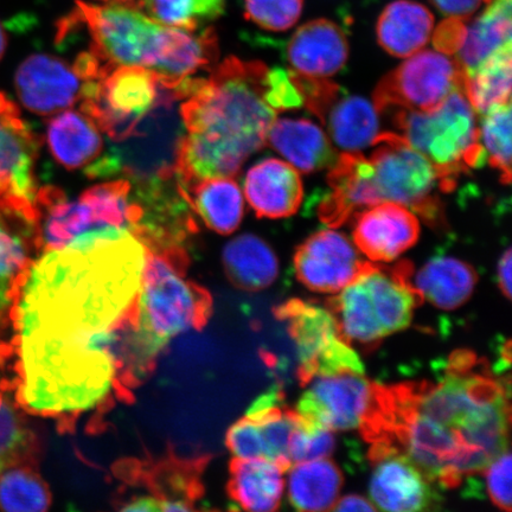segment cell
<instances>
[{
  "instance_id": "1",
  "label": "cell",
  "mask_w": 512,
  "mask_h": 512,
  "mask_svg": "<svg viewBox=\"0 0 512 512\" xmlns=\"http://www.w3.org/2000/svg\"><path fill=\"white\" fill-rule=\"evenodd\" d=\"M145 259L128 234L32 260L11 316L18 361L111 356V329L137 298Z\"/></svg>"
},
{
  "instance_id": "2",
  "label": "cell",
  "mask_w": 512,
  "mask_h": 512,
  "mask_svg": "<svg viewBox=\"0 0 512 512\" xmlns=\"http://www.w3.org/2000/svg\"><path fill=\"white\" fill-rule=\"evenodd\" d=\"M510 418L509 387L477 368L470 352H458L437 383L380 387L362 432L371 444L398 448L435 485L452 489L509 450Z\"/></svg>"
},
{
  "instance_id": "3",
  "label": "cell",
  "mask_w": 512,
  "mask_h": 512,
  "mask_svg": "<svg viewBox=\"0 0 512 512\" xmlns=\"http://www.w3.org/2000/svg\"><path fill=\"white\" fill-rule=\"evenodd\" d=\"M267 70L262 62L228 57L209 79L190 78L187 98L181 102L182 187L207 178H234L264 147L277 119L265 99Z\"/></svg>"
},
{
  "instance_id": "4",
  "label": "cell",
  "mask_w": 512,
  "mask_h": 512,
  "mask_svg": "<svg viewBox=\"0 0 512 512\" xmlns=\"http://www.w3.org/2000/svg\"><path fill=\"white\" fill-rule=\"evenodd\" d=\"M184 96L160 85L155 104L132 132L114 142L85 170L89 178L123 177L134 188L155 187L178 178L185 136L181 114Z\"/></svg>"
},
{
  "instance_id": "5",
  "label": "cell",
  "mask_w": 512,
  "mask_h": 512,
  "mask_svg": "<svg viewBox=\"0 0 512 512\" xmlns=\"http://www.w3.org/2000/svg\"><path fill=\"white\" fill-rule=\"evenodd\" d=\"M407 262L386 270L367 265L332 300L342 336L349 343L373 344L408 328L418 293L409 283Z\"/></svg>"
},
{
  "instance_id": "6",
  "label": "cell",
  "mask_w": 512,
  "mask_h": 512,
  "mask_svg": "<svg viewBox=\"0 0 512 512\" xmlns=\"http://www.w3.org/2000/svg\"><path fill=\"white\" fill-rule=\"evenodd\" d=\"M185 273L146 249L137 296V330L144 347L155 358L172 338L204 328L213 311L209 292L185 280Z\"/></svg>"
},
{
  "instance_id": "7",
  "label": "cell",
  "mask_w": 512,
  "mask_h": 512,
  "mask_svg": "<svg viewBox=\"0 0 512 512\" xmlns=\"http://www.w3.org/2000/svg\"><path fill=\"white\" fill-rule=\"evenodd\" d=\"M390 113L398 134L431 160L447 191L456 187L460 174L485 163L475 108L464 91L451 93L431 111Z\"/></svg>"
},
{
  "instance_id": "8",
  "label": "cell",
  "mask_w": 512,
  "mask_h": 512,
  "mask_svg": "<svg viewBox=\"0 0 512 512\" xmlns=\"http://www.w3.org/2000/svg\"><path fill=\"white\" fill-rule=\"evenodd\" d=\"M70 15L91 36L89 50L110 69L155 70L169 48L172 28L156 22L132 3L95 5L76 0Z\"/></svg>"
},
{
  "instance_id": "9",
  "label": "cell",
  "mask_w": 512,
  "mask_h": 512,
  "mask_svg": "<svg viewBox=\"0 0 512 512\" xmlns=\"http://www.w3.org/2000/svg\"><path fill=\"white\" fill-rule=\"evenodd\" d=\"M371 155L373 183L379 202L411 209L433 227L444 222L438 191H447L430 159L416 151L398 133H381Z\"/></svg>"
},
{
  "instance_id": "10",
  "label": "cell",
  "mask_w": 512,
  "mask_h": 512,
  "mask_svg": "<svg viewBox=\"0 0 512 512\" xmlns=\"http://www.w3.org/2000/svg\"><path fill=\"white\" fill-rule=\"evenodd\" d=\"M275 317L287 323L288 331L296 343L302 383L317 376L341 373L364 374L360 355L345 339L330 310L293 299L275 310Z\"/></svg>"
},
{
  "instance_id": "11",
  "label": "cell",
  "mask_w": 512,
  "mask_h": 512,
  "mask_svg": "<svg viewBox=\"0 0 512 512\" xmlns=\"http://www.w3.org/2000/svg\"><path fill=\"white\" fill-rule=\"evenodd\" d=\"M464 87L465 70L457 59L438 50H420L381 80L374 105L380 113L431 111Z\"/></svg>"
},
{
  "instance_id": "12",
  "label": "cell",
  "mask_w": 512,
  "mask_h": 512,
  "mask_svg": "<svg viewBox=\"0 0 512 512\" xmlns=\"http://www.w3.org/2000/svg\"><path fill=\"white\" fill-rule=\"evenodd\" d=\"M159 79L143 67H118L83 87L81 111L113 142L130 134L155 104Z\"/></svg>"
},
{
  "instance_id": "13",
  "label": "cell",
  "mask_w": 512,
  "mask_h": 512,
  "mask_svg": "<svg viewBox=\"0 0 512 512\" xmlns=\"http://www.w3.org/2000/svg\"><path fill=\"white\" fill-rule=\"evenodd\" d=\"M38 149L40 142L18 107L0 93V214L34 226Z\"/></svg>"
},
{
  "instance_id": "14",
  "label": "cell",
  "mask_w": 512,
  "mask_h": 512,
  "mask_svg": "<svg viewBox=\"0 0 512 512\" xmlns=\"http://www.w3.org/2000/svg\"><path fill=\"white\" fill-rule=\"evenodd\" d=\"M358 373L317 376L299 400L300 418L331 431H352L373 415L379 388Z\"/></svg>"
},
{
  "instance_id": "15",
  "label": "cell",
  "mask_w": 512,
  "mask_h": 512,
  "mask_svg": "<svg viewBox=\"0 0 512 512\" xmlns=\"http://www.w3.org/2000/svg\"><path fill=\"white\" fill-rule=\"evenodd\" d=\"M208 462V457L185 459L171 452L157 460H120L113 472L131 488L144 489L159 511H192L203 496L201 476Z\"/></svg>"
},
{
  "instance_id": "16",
  "label": "cell",
  "mask_w": 512,
  "mask_h": 512,
  "mask_svg": "<svg viewBox=\"0 0 512 512\" xmlns=\"http://www.w3.org/2000/svg\"><path fill=\"white\" fill-rule=\"evenodd\" d=\"M370 501L392 512L430 510L439 503L435 485L405 453L386 443H373Z\"/></svg>"
},
{
  "instance_id": "17",
  "label": "cell",
  "mask_w": 512,
  "mask_h": 512,
  "mask_svg": "<svg viewBox=\"0 0 512 512\" xmlns=\"http://www.w3.org/2000/svg\"><path fill=\"white\" fill-rule=\"evenodd\" d=\"M366 265L355 243L334 229L319 230L294 254V271L300 283L319 293L343 290Z\"/></svg>"
},
{
  "instance_id": "18",
  "label": "cell",
  "mask_w": 512,
  "mask_h": 512,
  "mask_svg": "<svg viewBox=\"0 0 512 512\" xmlns=\"http://www.w3.org/2000/svg\"><path fill=\"white\" fill-rule=\"evenodd\" d=\"M86 83L74 64L44 54L28 57L15 78L19 100L30 112L40 115L66 111L81 101Z\"/></svg>"
},
{
  "instance_id": "19",
  "label": "cell",
  "mask_w": 512,
  "mask_h": 512,
  "mask_svg": "<svg viewBox=\"0 0 512 512\" xmlns=\"http://www.w3.org/2000/svg\"><path fill=\"white\" fill-rule=\"evenodd\" d=\"M354 243L358 251L376 262L399 258L419 240L420 224L411 209L382 202L354 216Z\"/></svg>"
},
{
  "instance_id": "20",
  "label": "cell",
  "mask_w": 512,
  "mask_h": 512,
  "mask_svg": "<svg viewBox=\"0 0 512 512\" xmlns=\"http://www.w3.org/2000/svg\"><path fill=\"white\" fill-rule=\"evenodd\" d=\"M330 192L319 207V217L331 227L342 226L361 210L379 204L373 183V165L361 153L343 152L331 166Z\"/></svg>"
},
{
  "instance_id": "21",
  "label": "cell",
  "mask_w": 512,
  "mask_h": 512,
  "mask_svg": "<svg viewBox=\"0 0 512 512\" xmlns=\"http://www.w3.org/2000/svg\"><path fill=\"white\" fill-rule=\"evenodd\" d=\"M291 70L307 78L328 79L345 67L349 43L343 30L328 19H316L300 27L287 44Z\"/></svg>"
},
{
  "instance_id": "22",
  "label": "cell",
  "mask_w": 512,
  "mask_h": 512,
  "mask_svg": "<svg viewBox=\"0 0 512 512\" xmlns=\"http://www.w3.org/2000/svg\"><path fill=\"white\" fill-rule=\"evenodd\" d=\"M245 195L259 219H286L302 206L304 187L299 171L291 164L267 158L249 169Z\"/></svg>"
},
{
  "instance_id": "23",
  "label": "cell",
  "mask_w": 512,
  "mask_h": 512,
  "mask_svg": "<svg viewBox=\"0 0 512 512\" xmlns=\"http://www.w3.org/2000/svg\"><path fill=\"white\" fill-rule=\"evenodd\" d=\"M266 143L304 174L331 168L338 158L328 134L307 119H275Z\"/></svg>"
},
{
  "instance_id": "24",
  "label": "cell",
  "mask_w": 512,
  "mask_h": 512,
  "mask_svg": "<svg viewBox=\"0 0 512 512\" xmlns=\"http://www.w3.org/2000/svg\"><path fill=\"white\" fill-rule=\"evenodd\" d=\"M319 119L328 130L330 140L343 152L361 153L374 145L381 134L380 112L374 102L345 94L343 89Z\"/></svg>"
},
{
  "instance_id": "25",
  "label": "cell",
  "mask_w": 512,
  "mask_h": 512,
  "mask_svg": "<svg viewBox=\"0 0 512 512\" xmlns=\"http://www.w3.org/2000/svg\"><path fill=\"white\" fill-rule=\"evenodd\" d=\"M228 494L239 508L272 512L280 507L285 492V470L265 458L230 462Z\"/></svg>"
},
{
  "instance_id": "26",
  "label": "cell",
  "mask_w": 512,
  "mask_h": 512,
  "mask_svg": "<svg viewBox=\"0 0 512 512\" xmlns=\"http://www.w3.org/2000/svg\"><path fill=\"white\" fill-rule=\"evenodd\" d=\"M409 283L419 298L441 310H456L472 296L477 273L466 262L452 256H435L416 273L409 272Z\"/></svg>"
},
{
  "instance_id": "27",
  "label": "cell",
  "mask_w": 512,
  "mask_h": 512,
  "mask_svg": "<svg viewBox=\"0 0 512 512\" xmlns=\"http://www.w3.org/2000/svg\"><path fill=\"white\" fill-rule=\"evenodd\" d=\"M32 249H36L35 226L0 215V326L11 320Z\"/></svg>"
},
{
  "instance_id": "28",
  "label": "cell",
  "mask_w": 512,
  "mask_h": 512,
  "mask_svg": "<svg viewBox=\"0 0 512 512\" xmlns=\"http://www.w3.org/2000/svg\"><path fill=\"white\" fill-rule=\"evenodd\" d=\"M434 17L426 6L412 0H396L383 10L376 34L380 46L395 57H409L430 42Z\"/></svg>"
},
{
  "instance_id": "29",
  "label": "cell",
  "mask_w": 512,
  "mask_h": 512,
  "mask_svg": "<svg viewBox=\"0 0 512 512\" xmlns=\"http://www.w3.org/2000/svg\"><path fill=\"white\" fill-rule=\"evenodd\" d=\"M222 262L230 283L249 292L265 290L279 274L277 255L265 240L253 234L229 241Z\"/></svg>"
},
{
  "instance_id": "30",
  "label": "cell",
  "mask_w": 512,
  "mask_h": 512,
  "mask_svg": "<svg viewBox=\"0 0 512 512\" xmlns=\"http://www.w3.org/2000/svg\"><path fill=\"white\" fill-rule=\"evenodd\" d=\"M47 137L51 153L68 170L82 168L104 151L99 127L82 111L56 115L50 120Z\"/></svg>"
},
{
  "instance_id": "31",
  "label": "cell",
  "mask_w": 512,
  "mask_h": 512,
  "mask_svg": "<svg viewBox=\"0 0 512 512\" xmlns=\"http://www.w3.org/2000/svg\"><path fill=\"white\" fill-rule=\"evenodd\" d=\"M184 196L206 226L221 235L239 228L243 219V197L233 178H207L185 185Z\"/></svg>"
},
{
  "instance_id": "32",
  "label": "cell",
  "mask_w": 512,
  "mask_h": 512,
  "mask_svg": "<svg viewBox=\"0 0 512 512\" xmlns=\"http://www.w3.org/2000/svg\"><path fill=\"white\" fill-rule=\"evenodd\" d=\"M219 56V41L213 28L195 31L172 29L171 41L163 60L153 72L160 85L177 88L198 70L210 67Z\"/></svg>"
},
{
  "instance_id": "33",
  "label": "cell",
  "mask_w": 512,
  "mask_h": 512,
  "mask_svg": "<svg viewBox=\"0 0 512 512\" xmlns=\"http://www.w3.org/2000/svg\"><path fill=\"white\" fill-rule=\"evenodd\" d=\"M287 495L294 509L320 512L332 510L343 486L339 467L329 459L309 460L290 466Z\"/></svg>"
},
{
  "instance_id": "34",
  "label": "cell",
  "mask_w": 512,
  "mask_h": 512,
  "mask_svg": "<svg viewBox=\"0 0 512 512\" xmlns=\"http://www.w3.org/2000/svg\"><path fill=\"white\" fill-rule=\"evenodd\" d=\"M511 0H496L469 27L456 59L472 72L496 50L511 42Z\"/></svg>"
},
{
  "instance_id": "35",
  "label": "cell",
  "mask_w": 512,
  "mask_h": 512,
  "mask_svg": "<svg viewBox=\"0 0 512 512\" xmlns=\"http://www.w3.org/2000/svg\"><path fill=\"white\" fill-rule=\"evenodd\" d=\"M512 44H505L472 72L465 74L464 92L475 111L485 114L511 102Z\"/></svg>"
},
{
  "instance_id": "36",
  "label": "cell",
  "mask_w": 512,
  "mask_h": 512,
  "mask_svg": "<svg viewBox=\"0 0 512 512\" xmlns=\"http://www.w3.org/2000/svg\"><path fill=\"white\" fill-rule=\"evenodd\" d=\"M51 504L48 485L35 465H17L0 472V508L10 512H42Z\"/></svg>"
},
{
  "instance_id": "37",
  "label": "cell",
  "mask_w": 512,
  "mask_h": 512,
  "mask_svg": "<svg viewBox=\"0 0 512 512\" xmlns=\"http://www.w3.org/2000/svg\"><path fill=\"white\" fill-rule=\"evenodd\" d=\"M136 6L166 27L196 31L223 15L226 0H139Z\"/></svg>"
},
{
  "instance_id": "38",
  "label": "cell",
  "mask_w": 512,
  "mask_h": 512,
  "mask_svg": "<svg viewBox=\"0 0 512 512\" xmlns=\"http://www.w3.org/2000/svg\"><path fill=\"white\" fill-rule=\"evenodd\" d=\"M37 443L17 407L4 396L0 403V472L35 464Z\"/></svg>"
},
{
  "instance_id": "39",
  "label": "cell",
  "mask_w": 512,
  "mask_h": 512,
  "mask_svg": "<svg viewBox=\"0 0 512 512\" xmlns=\"http://www.w3.org/2000/svg\"><path fill=\"white\" fill-rule=\"evenodd\" d=\"M246 416L259 427L264 458L283 467L285 471L290 469V443L299 422L296 411L277 405L265 411L247 412Z\"/></svg>"
},
{
  "instance_id": "40",
  "label": "cell",
  "mask_w": 512,
  "mask_h": 512,
  "mask_svg": "<svg viewBox=\"0 0 512 512\" xmlns=\"http://www.w3.org/2000/svg\"><path fill=\"white\" fill-rule=\"evenodd\" d=\"M479 130L485 162L499 172L503 184L511 181V102L486 112Z\"/></svg>"
},
{
  "instance_id": "41",
  "label": "cell",
  "mask_w": 512,
  "mask_h": 512,
  "mask_svg": "<svg viewBox=\"0 0 512 512\" xmlns=\"http://www.w3.org/2000/svg\"><path fill=\"white\" fill-rule=\"evenodd\" d=\"M304 0H245V17L259 28L281 32L294 27Z\"/></svg>"
},
{
  "instance_id": "42",
  "label": "cell",
  "mask_w": 512,
  "mask_h": 512,
  "mask_svg": "<svg viewBox=\"0 0 512 512\" xmlns=\"http://www.w3.org/2000/svg\"><path fill=\"white\" fill-rule=\"evenodd\" d=\"M335 448L334 431L312 424L299 416L298 426L293 432L290 443L292 464L328 458L334 453Z\"/></svg>"
},
{
  "instance_id": "43",
  "label": "cell",
  "mask_w": 512,
  "mask_h": 512,
  "mask_svg": "<svg viewBox=\"0 0 512 512\" xmlns=\"http://www.w3.org/2000/svg\"><path fill=\"white\" fill-rule=\"evenodd\" d=\"M265 99L275 112L304 107L302 92L291 70L268 69L265 76Z\"/></svg>"
},
{
  "instance_id": "44",
  "label": "cell",
  "mask_w": 512,
  "mask_h": 512,
  "mask_svg": "<svg viewBox=\"0 0 512 512\" xmlns=\"http://www.w3.org/2000/svg\"><path fill=\"white\" fill-rule=\"evenodd\" d=\"M486 492L491 501L505 511H511V453L505 450L485 467Z\"/></svg>"
},
{
  "instance_id": "45",
  "label": "cell",
  "mask_w": 512,
  "mask_h": 512,
  "mask_svg": "<svg viewBox=\"0 0 512 512\" xmlns=\"http://www.w3.org/2000/svg\"><path fill=\"white\" fill-rule=\"evenodd\" d=\"M226 443L235 458H264V445L259 427L246 415L229 428Z\"/></svg>"
},
{
  "instance_id": "46",
  "label": "cell",
  "mask_w": 512,
  "mask_h": 512,
  "mask_svg": "<svg viewBox=\"0 0 512 512\" xmlns=\"http://www.w3.org/2000/svg\"><path fill=\"white\" fill-rule=\"evenodd\" d=\"M466 34L465 21L448 18L434 32V46L447 55H456L464 42Z\"/></svg>"
},
{
  "instance_id": "47",
  "label": "cell",
  "mask_w": 512,
  "mask_h": 512,
  "mask_svg": "<svg viewBox=\"0 0 512 512\" xmlns=\"http://www.w3.org/2000/svg\"><path fill=\"white\" fill-rule=\"evenodd\" d=\"M431 2L441 14L448 18L466 21L475 15L483 3H489L490 0H431Z\"/></svg>"
},
{
  "instance_id": "48",
  "label": "cell",
  "mask_w": 512,
  "mask_h": 512,
  "mask_svg": "<svg viewBox=\"0 0 512 512\" xmlns=\"http://www.w3.org/2000/svg\"><path fill=\"white\" fill-rule=\"evenodd\" d=\"M511 270H512V254L511 249L508 248L507 251L502 255L501 260H499L497 277L498 284L502 288V292L505 297H511Z\"/></svg>"
},
{
  "instance_id": "49",
  "label": "cell",
  "mask_w": 512,
  "mask_h": 512,
  "mask_svg": "<svg viewBox=\"0 0 512 512\" xmlns=\"http://www.w3.org/2000/svg\"><path fill=\"white\" fill-rule=\"evenodd\" d=\"M336 511H376L374 504L368 499L358 495H348L338 498L334 509Z\"/></svg>"
},
{
  "instance_id": "50",
  "label": "cell",
  "mask_w": 512,
  "mask_h": 512,
  "mask_svg": "<svg viewBox=\"0 0 512 512\" xmlns=\"http://www.w3.org/2000/svg\"><path fill=\"white\" fill-rule=\"evenodd\" d=\"M6 44H8V40H6V35L2 24H0V60H2V57L5 53Z\"/></svg>"
},
{
  "instance_id": "51",
  "label": "cell",
  "mask_w": 512,
  "mask_h": 512,
  "mask_svg": "<svg viewBox=\"0 0 512 512\" xmlns=\"http://www.w3.org/2000/svg\"><path fill=\"white\" fill-rule=\"evenodd\" d=\"M102 2H114V3H124L131 4L134 0H102Z\"/></svg>"
}]
</instances>
